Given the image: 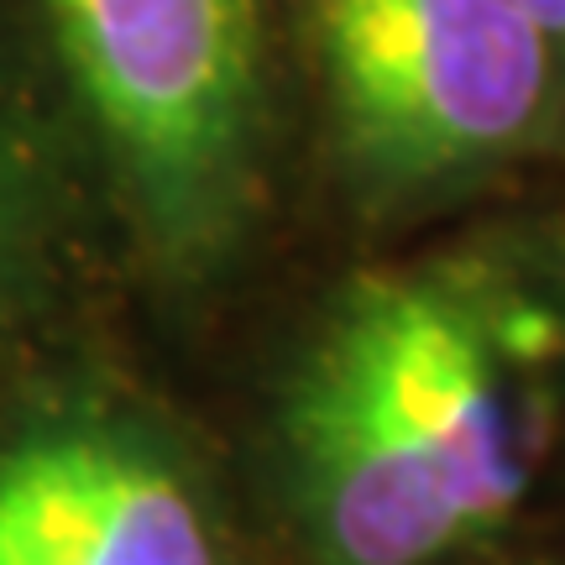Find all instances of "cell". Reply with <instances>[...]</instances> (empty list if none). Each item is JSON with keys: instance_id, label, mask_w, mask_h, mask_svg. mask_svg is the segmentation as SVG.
Instances as JSON below:
<instances>
[{"instance_id": "cell-1", "label": "cell", "mask_w": 565, "mask_h": 565, "mask_svg": "<svg viewBox=\"0 0 565 565\" xmlns=\"http://www.w3.org/2000/svg\"><path fill=\"white\" fill-rule=\"evenodd\" d=\"M529 408L482 278L372 273L282 398L288 503L320 565H435L529 492Z\"/></svg>"}, {"instance_id": "cell-2", "label": "cell", "mask_w": 565, "mask_h": 565, "mask_svg": "<svg viewBox=\"0 0 565 565\" xmlns=\"http://www.w3.org/2000/svg\"><path fill=\"white\" fill-rule=\"evenodd\" d=\"M47 17L147 225L210 246L252 179L257 0H47Z\"/></svg>"}, {"instance_id": "cell-3", "label": "cell", "mask_w": 565, "mask_h": 565, "mask_svg": "<svg viewBox=\"0 0 565 565\" xmlns=\"http://www.w3.org/2000/svg\"><path fill=\"white\" fill-rule=\"evenodd\" d=\"M320 68L351 168L419 189L545 121L561 53L519 0H320Z\"/></svg>"}, {"instance_id": "cell-4", "label": "cell", "mask_w": 565, "mask_h": 565, "mask_svg": "<svg viewBox=\"0 0 565 565\" xmlns=\"http://www.w3.org/2000/svg\"><path fill=\"white\" fill-rule=\"evenodd\" d=\"M183 466L131 424L47 419L0 445V565H215Z\"/></svg>"}, {"instance_id": "cell-5", "label": "cell", "mask_w": 565, "mask_h": 565, "mask_svg": "<svg viewBox=\"0 0 565 565\" xmlns=\"http://www.w3.org/2000/svg\"><path fill=\"white\" fill-rule=\"evenodd\" d=\"M519 6L540 21V32L555 42V53H561V63H565V0H519Z\"/></svg>"}, {"instance_id": "cell-6", "label": "cell", "mask_w": 565, "mask_h": 565, "mask_svg": "<svg viewBox=\"0 0 565 565\" xmlns=\"http://www.w3.org/2000/svg\"><path fill=\"white\" fill-rule=\"evenodd\" d=\"M11 221V152H6V131H0V236Z\"/></svg>"}]
</instances>
